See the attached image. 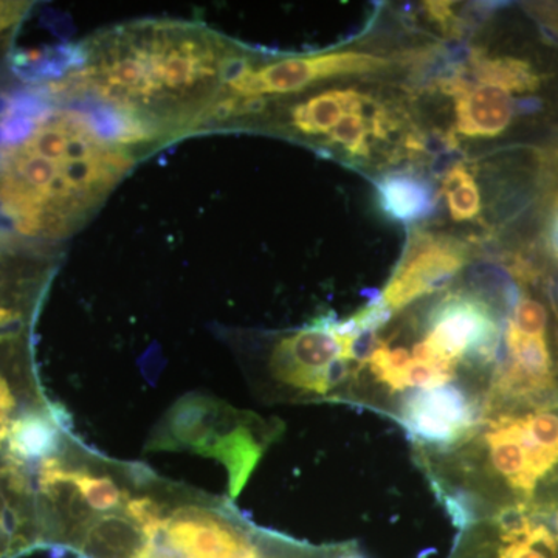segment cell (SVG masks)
<instances>
[{
  "mask_svg": "<svg viewBox=\"0 0 558 558\" xmlns=\"http://www.w3.org/2000/svg\"><path fill=\"white\" fill-rule=\"evenodd\" d=\"M245 53L202 22H124L58 50L38 89L97 110L150 150L202 134Z\"/></svg>",
  "mask_w": 558,
  "mask_h": 558,
  "instance_id": "1",
  "label": "cell"
},
{
  "mask_svg": "<svg viewBox=\"0 0 558 558\" xmlns=\"http://www.w3.org/2000/svg\"><path fill=\"white\" fill-rule=\"evenodd\" d=\"M351 318L319 317L255 340H231L252 391L266 403H341L355 365Z\"/></svg>",
  "mask_w": 558,
  "mask_h": 558,
  "instance_id": "4",
  "label": "cell"
},
{
  "mask_svg": "<svg viewBox=\"0 0 558 558\" xmlns=\"http://www.w3.org/2000/svg\"><path fill=\"white\" fill-rule=\"evenodd\" d=\"M539 17L545 22L546 27L558 36V7H548V9L539 10Z\"/></svg>",
  "mask_w": 558,
  "mask_h": 558,
  "instance_id": "18",
  "label": "cell"
},
{
  "mask_svg": "<svg viewBox=\"0 0 558 558\" xmlns=\"http://www.w3.org/2000/svg\"><path fill=\"white\" fill-rule=\"evenodd\" d=\"M366 102L362 108L347 113L340 123L325 137L326 145L339 146L352 157H368L371 153L369 138L373 135L384 138L389 131V119L385 112H376V116H366Z\"/></svg>",
  "mask_w": 558,
  "mask_h": 558,
  "instance_id": "15",
  "label": "cell"
},
{
  "mask_svg": "<svg viewBox=\"0 0 558 558\" xmlns=\"http://www.w3.org/2000/svg\"><path fill=\"white\" fill-rule=\"evenodd\" d=\"M548 240L550 253H553L554 259L558 264V196L554 202L553 209H550Z\"/></svg>",
  "mask_w": 558,
  "mask_h": 558,
  "instance_id": "17",
  "label": "cell"
},
{
  "mask_svg": "<svg viewBox=\"0 0 558 558\" xmlns=\"http://www.w3.org/2000/svg\"><path fill=\"white\" fill-rule=\"evenodd\" d=\"M138 558H178L174 556H171L170 553H167V550L160 549L159 546H154V548H150L148 553L143 554L142 557Z\"/></svg>",
  "mask_w": 558,
  "mask_h": 558,
  "instance_id": "20",
  "label": "cell"
},
{
  "mask_svg": "<svg viewBox=\"0 0 558 558\" xmlns=\"http://www.w3.org/2000/svg\"><path fill=\"white\" fill-rule=\"evenodd\" d=\"M444 90L454 98L457 131L464 137L497 138L515 119V100L498 87L451 80L447 81Z\"/></svg>",
  "mask_w": 558,
  "mask_h": 558,
  "instance_id": "11",
  "label": "cell"
},
{
  "mask_svg": "<svg viewBox=\"0 0 558 558\" xmlns=\"http://www.w3.org/2000/svg\"><path fill=\"white\" fill-rule=\"evenodd\" d=\"M369 101V97L354 89H330L311 94L289 106L282 128L299 137L322 140L347 113Z\"/></svg>",
  "mask_w": 558,
  "mask_h": 558,
  "instance_id": "12",
  "label": "cell"
},
{
  "mask_svg": "<svg viewBox=\"0 0 558 558\" xmlns=\"http://www.w3.org/2000/svg\"><path fill=\"white\" fill-rule=\"evenodd\" d=\"M520 284L506 314L483 414L558 400V312L535 292L538 282Z\"/></svg>",
  "mask_w": 558,
  "mask_h": 558,
  "instance_id": "7",
  "label": "cell"
},
{
  "mask_svg": "<svg viewBox=\"0 0 558 558\" xmlns=\"http://www.w3.org/2000/svg\"><path fill=\"white\" fill-rule=\"evenodd\" d=\"M284 425L238 410L211 396H183L168 410L148 440V450L191 451L218 459L236 498Z\"/></svg>",
  "mask_w": 558,
  "mask_h": 558,
  "instance_id": "6",
  "label": "cell"
},
{
  "mask_svg": "<svg viewBox=\"0 0 558 558\" xmlns=\"http://www.w3.org/2000/svg\"><path fill=\"white\" fill-rule=\"evenodd\" d=\"M469 259L470 250L461 241L416 231L376 301L389 314H398L418 300L444 292Z\"/></svg>",
  "mask_w": 558,
  "mask_h": 558,
  "instance_id": "8",
  "label": "cell"
},
{
  "mask_svg": "<svg viewBox=\"0 0 558 558\" xmlns=\"http://www.w3.org/2000/svg\"><path fill=\"white\" fill-rule=\"evenodd\" d=\"M458 529L505 512L558 509V400L487 411L446 447H411Z\"/></svg>",
  "mask_w": 558,
  "mask_h": 558,
  "instance_id": "3",
  "label": "cell"
},
{
  "mask_svg": "<svg viewBox=\"0 0 558 558\" xmlns=\"http://www.w3.org/2000/svg\"><path fill=\"white\" fill-rule=\"evenodd\" d=\"M451 219L457 222H469L478 218L483 209V197L478 182L464 165H457L447 172L442 183Z\"/></svg>",
  "mask_w": 558,
  "mask_h": 558,
  "instance_id": "16",
  "label": "cell"
},
{
  "mask_svg": "<svg viewBox=\"0 0 558 558\" xmlns=\"http://www.w3.org/2000/svg\"><path fill=\"white\" fill-rule=\"evenodd\" d=\"M376 199L387 218L402 223L428 218L436 208L432 183L410 172H391L379 179Z\"/></svg>",
  "mask_w": 558,
  "mask_h": 558,
  "instance_id": "13",
  "label": "cell"
},
{
  "mask_svg": "<svg viewBox=\"0 0 558 558\" xmlns=\"http://www.w3.org/2000/svg\"><path fill=\"white\" fill-rule=\"evenodd\" d=\"M475 83L488 84L508 94H535L542 87L543 75L532 62L517 57H490L476 51L472 57Z\"/></svg>",
  "mask_w": 558,
  "mask_h": 558,
  "instance_id": "14",
  "label": "cell"
},
{
  "mask_svg": "<svg viewBox=\"0 0 558 558\" xmlns=\"http://www.w3.org/2000/svg\"><path fill=\"white\" fill-rule=\"evenodd\" d=\"M156 546L178 558H340L347 542H300L256 526L226 499L165 481Z\"/></svg>",
  "mask_w": 558,
  "mask_h": 558,
  "instance_id": "5",
  "label": "cell"
},
{
  "mask_svg": "<svg viewBox=\"0 0 558 558\" xmlns=\"http://www.w3.org/2000/svg\"><path fill=\"white\" fill-rule=\"evenodd\" d=\"M340 558H369L363 553V549L360 548L357 542H347V546H344L343 553H341Z\"/></svg>",
  "mask_w": 558,
  "mask_h": 558,
  "instance_id": "19",
  "label": "cell"
},
{
  "mask_svg": "<svg viewBox=\"0 0 558 558\" xmlns=\"http://www.w3.org/2000/svg\"><path fill=\"white\" fill-rule=\"evenodd\" d=\"M53 270L49 250L0 233V339L28 336Z\"/></svg>",
  "mask_w": 558,
  "mask_h": 558,
  "instance_id": "9",
  "label": "cell"
},
{
  "mask_svg": "<svg viewBox=\"0 0 558 558\" xmlns=\"http://www.w3.org/2000/svg\"><path fill=\"white\" fill-rule=\"evenodd\" d=\"M149 149L108 117L43 90L0 98V233L49 250L97 215Z\"/></svg>",
  "mask_w": 558,
  "mask_h": 558,
  "instance_id": "2",
  "label": "cell"
},
{
  "mask_svg": "<svg viewBox=\"0 0 558 558\" xmlns=\"http://www.w3.org/2000/svg\"><path fill=\"white\" fill-rule=\"evenodd\" d=\"M44 549L33 480L0 468V558H20Z\"/></svg>",
  "mask_w": 558,
  "mask_h": 558,
  "instance_id": "10",
  "label": "cell"
}]
</instances>
